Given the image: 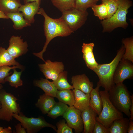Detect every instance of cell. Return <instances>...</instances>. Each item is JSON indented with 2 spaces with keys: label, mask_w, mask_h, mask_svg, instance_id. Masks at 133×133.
<instances>
[{
  "label": "cell",
  "mask_w": 133,
  "mask_h": 133,
  "mask_svg": "<svg viewBox=\"0 0 133 133\" xmlns=\"http://www.w3.org/2000/svg\"><path fill=\"white\" fill-rule=\"evenodd\" d=\"M71 79V83L74 89H78L86 94H90L93 88V83L90 81L85 74L73 76Z\"/></svg>",
  "instance_id": "cell-13"
},
{
  "label": "cell",
  "mask_w": 133,
  "mask_h": 133,
  "mask_svg": "<svg viewBox=\"0 0 133 133\" xmlns=\"http://www.w3.org/2000/svg\"><path fill=\"white\" fill-rule=\"evenodd\" d=\"M92 133H109L108 128L96 120Z\"/></svg>",
  "instance_id": "cell-36"
},
{
  "label": "cell",
  "mask_w": 133,
  "mask_h": 133,
  "mask_svg": "<svg viewBox=\"0 0 133 133\" xmlns=\"http://www.w3.org/2000/svg\"><path fill=\"white\" fill-rule=\"evenodd\" d=\"M33 84L35 86L42 89L46 94L56 97L58 90L52 82L46 79L41 78L40 80H34Z\"/></svg>",
  "instance_id": "cell-20"
},
{
  "label": "cell",
  "mask_w": 133,
  "mask_h": 133,
  "mask_svg": "<svg viewBox=\"0 0 133 133\" xmlns=\"http://www.w3.org/2000/svg\"><path fill=\"white\" fill-rule=\"evenodd\" d=\"M2 85L1 84H0V92L2 88Z\"/></svg>",
  "instance_id": "cell-43"
},
{
  "label": "cell",
  "mask_w": 133,
  "mask_h": 133,
  "mask_svg": "<svg viewBox=\"0 0 133 133\" xmlns=\"http://www.w3.org/2000/svg\"><path fill=\"white\" fill-rule=\"evenodd\" d=\"M0 18L4 19H8V18L6 16L5 14L0 9Z\"/></svg>",
  "instance_id": "cell-41"
},
{
  "label": "cell",
  "mask_w": 133,
  "mask_h": 133,
  "mask_svg": "<svg viewBox=\"0 0 133 133\" xmlns=\"http://www.w3.org/2000/svg\"><path fill=\"white\" fill-rule=\"evenodd\" d=\"M75 102L73 105L81 112L90 105V94H86L76 89L72 90Z\"/></svg>",
  "instance_id": "cell-17"
},
{
  "label": "cell",
  "mask_w": 133,
  "mask_h": 133,
  "mask_svg": "<svg viewBox=\"0 0 133 133\" xmlns=\"http://www.w3.org/2000/svg\"><path fill=\"white\" fill-rule=\"evenodd\" d=\"M125 51V48L122 44L117 51L115 58L110 63L106 64H98L93 70L97 75L99 79L98 82L104 89L108 91L115 84L113 82L114 74L119 62L122 58Z\"/></svg>",
  "instance_id": "cell-2"
},
{
  "label": "cell",
  "mask_w": 133,
  "mask_h": 133,
  "mask_svg": "<svg viewBox=\"0 0 133 133\" xmlns=\"http://www.w3.org/2000/svg\"><path fill=\"white\" fill-rule=\"evenodd\" d=\"M40 4L36 1L29 2L22 4L18 11H21L24 19L31 24L35 21L34 16L37 14L40 8Z\"/></svg>",
  "instance_id": "cell-15"
},
{
  "label": "cell",
  "mask_w": 133,
  "mask_h": 133,
  "mask_svg": "<svg viewBox=\"0 0 133 133\" xmlns=\"http://www.w3.org/2000/svg\"><path fill=\"white\" fill-rule=\"evenodd\" d=\"M18 100L11 93L4 90L0 92V119L9 122L13 119L14 113L19 114L21 109L16 101Z\"/></svg>",
  "instance_id": "cell-6"
},
{
  "label": "cell",
  "mask_w": 133,
  "mask_h": 133,
  "mask_svg": "<svg viewBox=\"0 0 133 133\" xmlns=\"http://www.w3.org/2000/svg\"><path fill=\"white\" fill-rule=\"evenodd\" d=\"M130 120L124 117L114 120L108 128L109 133H127Z\"/></svg>",
  "instance_id": "cell-22"
},
{
  "label": "cell",
  "mask_w": 133,
  "mask_h": 133,
  "mask_svg": "<svg viewBox=\"0 0 133 133\" xmlns=\"http://www.w3.org/2000/svg\"><path fill=\"white\" fill-rule=\"evenodd\" d=\"M133 5L130 0H118V5L116 12L109 18L101 20L103 33H110L118 28L126 29L128 26L126 21L128 9Z\"/></svg>",
  "instance_id": "cell-3"
},
{
  "label": "cell",
  "mask_w": 133,
  "mask_h": 133,
  "mask_svg": "<svg viewBox=\"0 0 133 133\" xmlns=\"http://www.w3.org/2000/svg\"><path fill=\"white\" fill-rule=\"evenodd\" d=\"M13 116L19 121L28 133H35L45 127H50L56 132L55 126L46 121L44 118L40 116L37 118L28 117L21 112L19 114L14 113Z\"/></svg>",
  "instance_id": "cell-7"
},
{
  "label": "cell",
  "mask_w": 133,
  "mask_h": 133,
  "mask_svg": "<svg viewBox=\"0 0 133 133\" xmlns=\"http://www.w3.org/2000/svg\"><path fill=\"white\" fill-rule=\"evenodd\" d=\"M94 15L102 20L105 19L108 14V11L105 5L103 3L99 5L96 4L91 7Z\"/></svg>",
  "instance_id": "cell-31"
},
{
  "label": "cell",
  "mask_w": 133,
  "mask_h": 133,
  "mask_svg": "<svg viewBox=\"0 0 133 133\" xmlns=\"http://www.w3.org/2000/svg\"><path fill=\"white\" fill-rule=\"evenodd\" d=\"M125 51L122 59L128 60L133 63V37L124 38L122 40Z\"/></svg>",
  "instance_id": "cell-27"
},
{
  "label": "cell",
  "mask_w": 133,
  "mask_h": 133,
  "mask_svg": "<svg viewBox=\"0 0 133 133\" xmlns=\"http://www.w3.org/2000/svg\"><path fill=\"white\" fill-rule=\"evenodd\" d=\"M95 45L93 43H83L82 46L83 57L86 66L92 70L98 66L93 52Z\"/></svg>",
  "instance_id": "cell-16"
},
{
  "label": "cell",
  "mask_w": 133,
  "mask_h": 133,
  "mask_svg": "<svg viewBox=\"0 0 133 133\" xmlns=\"http://www.w3.org/2000/svg\"><path fill=\"white\" fill-rule=\"evenodd\" d=\"M108 0H97L98 1L99 0H101V1H103Z\"/></svg>",
  "instance_id": "cell-44"
},
{
  "label": "cell",
  "mask_w": 133,
  "mask_h": 133,
  "mask_svg": "<svg viewBox=\"0 0 133 133\" xmlns=\"http://www.w3.org/2000/svg\"><path fill=\"white\" fill-rule=\"evenodd\" d=\"M24 4L33 1H36L40 4L41 0H23Z\"/></svg>",
  "instance_id": "cell-42"
},
{
  "label": "cell",
  "mask_w": 133,
  "mask_h": 133,
  "mask_svg": "<svg viewBox=\"0 0 133 133\" xmlns=\"http://www.w3.org/2000/svg\"><path fill=\"white\" fill-rule=\"evenodd\" d=\"M28 44L21 36L13 35L9 40L7 51L15 59L26 54L28 51Z\"/></svg>",
  "instance_id": "cell-12"
},
{
  "label": "cell",
  "mask_w": 133,
  "mask_h": 133,
  "mask_svg": "<svg viewBox=\"0 0 133 133\" xmlns=\"http://www.w3.org/2000/svg\"><path fill=\"white\" fill-rule=\"evenodd\" d=\"M53 5L61 12L74 8L75 0H50Z\"/></svg>",
  "instance_id": "cell-30"
},
{
  "label": "cell",
  "mask_w": 133,
  "mask_h": 133,
  "mask_svg": "<svg viewBox=\"0 0 133 133\" xmlns=\"http://www.w3.org/2000/svg\"><path fill=\"white\" fill-rule=\"evenodd\" d=\"M56 103L54 97L44 93L40 96L35 105L45 115L49 113Z\"/></svg>",
  "instance_id": "cell-19"
},
{
  "label": "cell",
  "mask_w": 133,
  "mask_h": 133,
  "mask_svg": "<svg viewBox=\"0 0 133 133\" xmlns=\"http://www.w3.org/2000/svg\"><path fill=\"white\" fill-rule=\"evenodd\" d=\"M99 92L102 100V108L98 116L96 117V120L108 128L114 120L123 117V114L118 110L110 101L108 91L100 90Z\"/></svg>",
  "instance_id": "cell-5"
},
{
  "label": "cell",
  "mask_w": 133,
  "mask_h": 133,
  "mask_svg": "<svg viewBox=\"0 0 133 133\" xmlns=\"http://www.w3.org/2000/svg\"><path fill=\"white\" fill-rule=\"evenodd\" d=\"M61 12L62 15L60 18L73 33L85 23L88 15L87 10H82L75 8Z\"/></svg>",
  "instance_id": "cell-8"
},
{
  "label": "cell",
  "mask_w": 133,
  "mask_h": 133,
  "mask_svg": "<svg viewBox=\"0 0 133 133\" xmlns=\"http://www.w3.org/2000/svg\"><path fill=\"white\" fill-rule=\"evenodd\" d=\"M133 63L128 60L121 59L118 64L114 74L113 82L115 84L123 83L126 79L133 78Z\"/></svg>",
  "instance_id": "cell-9"
},
{
  "label": "cell",
  "mask_w": 133,
  "mask_h": 133,
  "mask_svg": "<svg viewBox=\"0 0 133 133\" xmlns=\"http://www.w3.org/2000/svg\"><path fill=\"white\" fill-rule=\"evenodd\" d=\"M37 14L42 15L44 18L43 26L46 41L42 51L38 53H33V54L45 62L46 61L43 59V54L51 40L57 37L68 36L73 32L60 17L56 19L50 17L47 14L43 8H40Z\"/></svg>",
  "instance_id": "cell-1"
},
{
  "label": "cell",
  "mask_w": 133,
  "mask_h": 133,
  "mask_svg": "<svg viewBox=\"0 0 133 133\" xmlns=\"http://www.w3.org/2000/svg\"><path fill=\"white\" fill-rule=\"evenodd\" d=\"M101 86L98 82L97 86L93 88L90 94V106L98 115L101 113L102 108V102L100 93V88Z\"/></svg>",
  "instance_id": "cell-18"
},
{
  "label": "cell",
  "mask_w": 133,
  "mask_h": 133,
  "mask_svg": "<svg viewBox=\"0 0 133 133\" xmlns=\"http://www.w3.org/2000/svg\"><path fill=\"white\" fill-rule=\"evenodd\" d=\"M56 125L57 127V133H73L72 129L66 123L65 120H60L57 123Z\"/></svg>",
  "instance_id": "cell-35"
},
{
  "label": "cell",
  "mask_w": 133,
  "mask_h": 133,
  "mask_svg": "<svg viewBox=\"0 0 133 133\" xmlns=\"http://www.w3.org/2000/svg\"><path fill=\"white\" fill-rule=\"evenodd\" d=\"M67 72L64 71L61 73L57 79L52 82L58 90L61 91L67 89L73 90L74 88L68 83L67 79Z\"/></svg>",
  "instance_id": "cell-26"
},
{
  "label": "cell",
  "mask_w": 133,
  "mask_h": 133,
  "mask_svg": "<svg viewBox=\"0 0 133 133\" xmlns=\"http://www.w3.org/2000/svg\"><path fill=\"white\" fill-rule=\"evenodd\" d=\"M81 111L73 106L68 107L62 116L67 123L76 133L82 132L84 128L81 116Z\"/></svg>",
  "instance_id": "cell-10"
},
{
  "label": "cell",
  "mask_w": 133,
  "mask_h": 133,
  "mask_svg": "<svg viewBox=\"0 0 133 133\" xmlns=\"http://www.w3.org/2000/svg\"><path fill=\"white\" fill-rule=\"evenodd\" d=\"M13 70V72L12 74L6 77L5 79V81L6 82H8L11 86L17 88L23 85V81L21 79L22 71H17L16 68Z\"/></svg>",
  "instance_id": "cell-29"
},
{
  "label": "cell",
  "mask_w": 133,
  "mask_h": 133,
  "mask_svg": "<svg viewBox=\"0 0 133 133\" xmlns=\"http://www.w3.org/2000/svg\"><path fill=\"white\" fill-rule=\"evenodd\" d=\"M16 131L15 133H26L25 129L23 127H22V125L20 123L17 124L15 126Z\"/></svg>",
  "instance_id": "cell-37"
},
{
  "label": "cell",
  "mask_w": 133,
  "mask_h": 133,
  "mask_svg": "<svg viewBox=\"0 0 133 133\" xmlns=\"http://www.w3.org/2000/svg\"><path fill=\"white\" fill-rule=\"evenodd\" d=\"M40 71L46 79L55 80L60 74L64 71V66L60 62H52L48 59L45 63L38 65Z\"/></svg>",
  "instance_id": "cell-11"
},
{
  "label": "cell",
  "mask_w": 133,
  "mask_h": 133,
  "mask_svg": "<svg viewBox=\"0 0 133 133\" xmlns=\"http://www.w3.org/2000/svg\"><path fill=\"white\" fill-rule=\"evenodd\" d=\"M68 107L67 105L61 102H56L47 114V116L53 119L59 116H63Z\"/></svg>",
  "instance_id": "cell-28"
},
{
  "label": "cell",
  "mask_w": 133,
  "mask_h": 133,
  "mask_svg": "<svg viewBox=\"0 0 133 133\" xmlns=\"http://www.w3.org/2000/svg\"><path fill=\"white\" fill-rule=\"evenodd\" d=\"M97 0H75L74 8L82 10H87L96 4Z\"/></svg>",
  "instance_id": "cell-34"
},
{
  "label": "cell",
  "mask_w": 133,
  "mask_h": 133,
  "mask_svg": "<svg viewBox=\"0 0 133 133\" xmlns=\"http://www.w3.org/2000/svg\"><path fill=\"white\" fill-rule=\"evenodd\" d=\"M12 133V128L10 126L4 128L0 126V133Z\"/></svg>",
  "instance_id": "cell-38"
},
{
  "label": "cell",
  "mask_w": 133,
  "mask_h": 133,
  "mask_svg": "<svg viewBox=\"0 0 133 133\" xmlns=\"http://www.w3.org/2000/svg\"><path fill=\"white\" fill-rule=\"evenodd\" d=\"M19 68L23 70L24 67L23 66H13L10 67L8 66H4L0 67V84H4L5 83V78L12 73H9L11 69L14 68Z\"/></svg>",
  "instance_id": "cell-32"
},
{
  "label": "cell",
  "mask_w": 133,
  "mask_h": 133,
  "mask_svg": "<svg viewBox=\"0 0 133 133\" xmlns=\"http://www.w3.org/2000/svg\"><path fill=\"white\" fill-rule=\"evenodd\" d=\"M110 100L119 111L130 117L131 95L123 83L115 84L108 91Z\"/></svg>",
  "instance_id": "cell-4"
},
{
  "label": "cell",
  "mask_w": 133,
  "mask_h": 133,
  "mask_svg": "<svg viewBox=\"0 0 133 133\" xmlns=\"http://www.w3.org/2000/svg\"><path fill=\"white\" fill-rule=\"evenodd\" d=\"M127 133H133V120H130Z\"/></svg>",
  "instance_id": "cell-40"
},
{
  "label": "cell",
  "mask_w": 133,
  "mask_h": 133,
  "mask_svg": "<svg viewBox=\"0 0 133 133\" xmlns=\"http://www.w3.org/2000/svg\"><path fill=\"white\" fill-rule=\"evenodd\" d=\"M1 105L0 102V109L1 108Z\"/></svg>",
  "instance_id": "cell-45"
},
{
  "label": "cell",
  "mask_w": 133,
  "mask_h": 133,
  "mask_svg": "<svg viewBox=\"0 0 133 133\" xmlns=\"http://www.w3.org/2000/svg\"><path fill=\"white\" fill-rule=\"evenodd\" d=\"M21 5L20 0H0V9L5 14L18 11Z\"/></svg>",
  "instance_id": "cell-23"
},
{
  "label": "cell",
  "mask_w": 133,
  "mask_h": 133,
  "mask_svg": "<svg viewBox=\"0 0 133 133\" xmlns=\"http://www.w3.org/2000/svg\"><path fill=\"white\" fill-rule=\"evenodd\" d=\"M97 115L90 106L81 112L84 128L83 133H92Z\"/></svg>",
  "instance_id": "cell-14"
},
{
  "label": "cell",
  "mask_w": 133,
  "mask_h": 133,
  "mask_svg": "<svg viewBox=\"0 0 133 133\" xmlns=\"http://www.w3.org/2000/svg\"><path fill=\"white\" fill-rule=\"evenodd\" d=\"M131 104L130 109V117L129 120H133V95L132 94L131 95Z\"/></svg>",
  "instance_id": "cell-39"
},
{
  "label": "cell",
  "mask_w": 133,
  "mask_h": 133,
  "mask_svg": "<svg viewBox=\"0 0 133 133\" xmlns=\"http://www.w3.org/2000/svg\"><path fill=\"white\" fill-rule=\"evenodd\" d=\"M6 16L10 19L13 23V27L16 30H20L24 27L30 26L31 24L27 21L24 18L22 13L20 12L5 14Z\"/></svg>",
  "instance_id": "cell-21"
},
{
  "label": "cell",
  "mask_w": 133,
  "mask_h": 133,
  "mask_svg": "<svg viewBox=\"0 0 133 133\" xmlns=\"http://www.w3.org/2000/svg\"><path fill=\"white\" fill-rule=\"evenodd\" d=\"M15 59L5 48L2 47H0V67L4 66H22Z\"/></svg>",
  "instance_id": "cell-24"
},
{
  "label": "cell",
  "mask_w": 133,
  "mask_h": 133,
  "mask_svg": "<svg viewBox=\"0 0 133 133\" xmlns=\"http://www.w3.org/2000/svg\"><path fill=\"white\" fill-rule=\"evenodd\" d=\"M70 89H67L57 91L56 98L59 101L69 106H73L74 97L72 90Z\"/></svg>",
  "instance_id": "cell-25"
},
{
  "label": "cell",
  "mask_w": 133,
  "mask_h": 133,
  "mask_svg": "<svg viewBox=\"0 0 133 133\" xmlns=\"http://www.w3.org/2000/svg\"><path fill=\"white\" fill-rule=\"evenodd\" d=\"M106 5L108 14L106 19L110 18L116 12L118 5V0H108L102 1Z\"/></svg>",
  "instance_id": "cell-33"
}]
</instances>
